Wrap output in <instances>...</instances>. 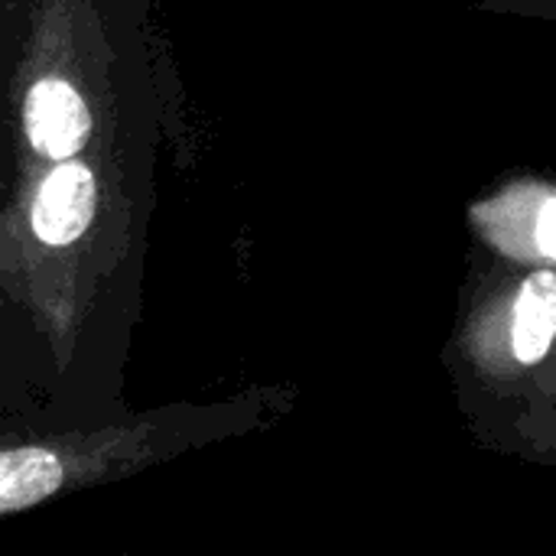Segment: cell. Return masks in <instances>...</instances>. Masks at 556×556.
<instances>
[{"label": "cell", "instance_id": "obj_1", "mask_svg": "<svg viewBox=\"0 0 556 556\" xmlns=\"http://www.w3.org/2000/svg\"><path fill=\"white\" fill-rule=\"evenodd\" d=\"M134 195L117 137L16 173L0 218V287L68 371L101 290L130 254Z\"/></svg>", "mask_w": 556, "mask_h": 556}, {"label": "cell", "instance_id": "obj_2", "mask_svg": "<svg viewBox=\"0 0 556 556\" xmlns=\"http://www.w3.org/2000/svg\"><path fill=\"white\" fill-rule=\"evenodd\" d=\"M287 388H254L215 404H169L121 427L29 433L0 450V515L13 518L68 492L137 476L186 450L277 420L293 401Z\"/></svg>", "mask_w": 556, "mask_h": 556}, {"label": "cell", "instance_id": "obj_3", "mask_svg": "<svg viewBox=\"0 0 556 556\" xmlns=\"http://www.w3.org/2000/svg\"><path fill=\"white\" fill-rule=\"evenodd\" d=\"M16 173L117 137L114 55L94 0H39L13 72Z\"/></svg>", "mask_w": 556, "mask_h": 556}, {"label": "cell", "instance_id": "obj_4", "mask_svg": "<svg viewBox=\"0 0 556 556\" xmlns=\"http://www.w3.org/2000/svg\"><path fill=\"white\" fill-rule=\"evenodd\" d=\"M443 362L469 420L495 437L556 371V267L495 257L479 270Z\"/></svg>", "mask_w": 556, "mask_h": 556}, {"label": "cell", "instance_id": "obj_5", "mask_svg": "<svg viewBox=\"0 0 556 556\" xmlns=\"http://www.w3.org/2000/svg\"><path fill=\"white\" fill-rule=\"evenodd\" d=\"M472 235L502 261L556 267V182L511 176L466 212Z\"/></svg>", "mask_w": 556, "mask_h": 556}, {"label": "cell", "instance_id": "obj_6", "mask_svg": "<svg viewBox=\"0 0 556 556\" xmlns=\"http://www.w3.org/2000/svg\"><path fill=\"white\" fill-rule=\"evenodd\" d=\"M502 450H518L525 456H541L556 463V371L547 384L492 437Z\"/></svg>", "mask_w": 556, "mask_h": 556}, {"label": "cell", "instance_id": "obj_7", "mask_svg": "<svg viewBox=\"0 0 556 556\" xmlns=\"http://www.w3.org/2000/svg\"><path fill=\"white\" fill-rule=\"evenodd\" d=\"M479 10L489 13H518V16H541L556 20V0H472Z\"/></svg>", "mask_w": 556, "mask_h": 556}]
</instances>
